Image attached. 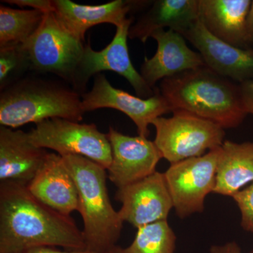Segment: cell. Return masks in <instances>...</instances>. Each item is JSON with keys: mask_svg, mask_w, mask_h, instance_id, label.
Returning a JSON list of instances; mask_svg holds the SVG:
<instances>
[{"mask_svg": "<svg viewBox=\"0 0 253 253\" xmlns=\"http://www.w3.org/2000/svg\"><path fill=\"white\" fill-rule=\"evenodd\" d=\"M246 33H247L248 44H253V0L248 15L246 22Z\"/></svg>", "mask_w": 253, "mask_h": 253, "instance_id": "obj_29", "label": "cell"}, {"mask_svg": "<svg viewBox=\"0 0 253 253\" xmlns=\"http://www.w3.org/2000/svg\"><path fill=\"white\" fill-rule=\"evenodd\" d=\"M112 151L109 178L118 189L156 172L162 155L154 141L143 136L125 135L110 126L108 133Z\"/></svg>", "mask_w": 253, "mask_h": 253, "instance_id": "obj_12", "label": "cell"}, {"mask_svg": "<svg viewBox=\"0 0 253 253\" xmlns=\"http://www.w3.org/2000/svg\"><path fill=\"white\" fill-rule=\"evenodd\" d=\"M132 23V18H127L123 24L116 27L113 41L101 51L92 49L90 43L86 44L71 85L74 90L80 94H84L86 84L92 76L101 71H110L126 78L139 97L148 99L154 96L156 89L148 85L129 57L127 38Z\"/></svg>", "mask_w": 253, "mask_h": 253, "instance_id": "obj_9", "label": "cell"}, {"mask_svg": "<svg viewBox=\"0 0 253 253\" xmlns=\"http://www.w3.org/2000/svg\"><path fill=\"white\" fill-rule=\"evenodd\" d=\"M2 2L17 5L21 7H28L38 10L44 14L54 12L53 0H4Z\"/></svg>", "mask_w": 253, "mask_h": 253, "instance_id": "obj_25", "label": "cell"}, {"mask_svg": "<svg viewBox=\"0 0 253 253\" xmlns=\"http://www.w3.org/2000/svg\"><path fill=\"white\" fill-rule=\"evenodd\" d=\"M49 153L35 146L28 132L0 126V180L28 186Z\"/></svg>", "mask_w": 253, "mask_h": 253, "instance_id": "obj_15", "label": "cell"}, {"mask_svg": "<svg viewBox=\"0 0 253 253\" xmlns=\"http://www.w3.org/2000/svg\"><path fill=\"white\" fill-rule=\"evenodd\" d=\"M44 13L0 6V48L23 44L40 28Z\"/></svg>", "mask_w": 253, "mask_h": 253, "instance_id": "obj_21", "label": "cell"}, {"mask_svg": "<svg viewBox=\"0 0 253 253\" xmlns=\"http://www.w3.org/2000/svg\"><path fill=\"white\" fill-rule=\"evenodd\" d=\"M135 238L129 247L121 253H174L176 236L168 220L156 221L137 229Z\"/></svg>", "mask_w": 253, "mask_h": 253, "instance_id": "obj_22", "label": "cell"}, {"mask_svg": "<svg viewBox=\"0 0 253 253\" xmlns=\"http://www.w3.org/2000/svg\"><path fill=\"white\" fill-rule=\"evenodd\" d=\"M31 71V63L23 44L0 48V89L14 84Z\"/></svg>", "mask_w": 253, "mask_h": 253, "instance_id": "obj_23", "label": "cell"}, {"mask_svg": "<svg viewBox=\"0 0 253 253\" xmlns=\"http://www.w3.org/2000/svg\"><path fill=\"white\" fill-rule=\"evenodd\" d=\"M199 20V0H156L131 24L130 39L146 43L158 30L168 28L181 33Z\"/></svg>", "mask_w": 253, "mask_h": 253, "instance_id": "obj_19", "label": "cell"}, {"mask_svg": "<svg viewBox=\"0 0 253 253\" xmlns=\"http://www.w3.org/2000/svg\"><path fill=\"white\" fill-rule=\"evenodd\" d=\"M81 99L83 112L106 108L118 110L130 118L136 125L139 135L146 138L150 134L149 126L156 118L173 112L158 88L154 96L143 99L114 87L101 73L95 76L91 90L82 94Z\"/></svg>", "mask_w": 253, "mask_h": 253, "instance_id": "obj_10", "label": "cell"}, {"mask_svg": "<svg viewBox=\"0 0 253 253\" xmlns=\"http://www.w3.org/2000/svg\"><path fill=\"white\" fill-rule=\"evenodd\" d=\"M171 118L160 117L152 123L154 143L170 164L199 157L221 147L224 129L215 123L184 111L175 110Z\"/></svg>", "mask_w": 253, "mask_h": 253, "instance_id": "obj_5", "label": "cell"}, {"mask_svg": "<svg viewBox=\"0 0 253 253\" xmlns=\"http://www.w3.org/2000/svg\"><path fill=\"white\" fill-rule=\"evenodd\" d=\"M211 253H242L239 245L236 242L227 243L223 246H213Z\"/></svg>", "mask_w": 253, "mask_h": 253, "instance_id": "obj_27", "label": "cell"}, {"mask_svg": "<svg viewBox=\"0 0 253 253\" xmlns=\"http://www.w3.org/2000/svg\"><path fill=\"white\" fill-rule=\"evenodd\" d=\"M253 253V251H251V253Z\"/></svg>", "mask_w": 253, "mask_h": 253, "instance_id": "obj_31", "label": "cell"}, {"mask_svg": "<svg viewBox=\"0 0 253 253\" xmlns=\"http://www.w3.org/2000/svg\"><path fill=\"white\" fill-rule=\"evenodd\" d=\"M27 187L41 202L65 215L71 216L73 211H78L77 186L59 154H48L42 167Z\"/></svg>", "mask_w": 253, "mask_h": 253, "instance_id": "obj_16", "label": "cell"}, {"mask_svg": "<svg viewBox=\"0 0 253 253\" xmlns=\"http://www.w3.org/2000/svg\"><path fill=\"white\" fill-rule=\"evenodd\" d=\"M86 250L83 231L71 216L43 204L27 186L0 184V253H24L40 247Z\"/></svg>", "mask_w": 253, "mask_h": 253, "instance_id": "obj_1", "label": "cell"}, {"mask_svg": "<svg viewBox=\"0 0 253 253\" xmlns=\"http://www.w3.org/2000/svg\"><path fill=\"white\" fill-rule=\"evenodd\" d=\"M239 86L245 110L248 114L253 115V81L240 83Z\"/></svg>", "mask_w": 253, "mask_h": 253, "instance_id": "obj_26", "label": "cell"}, {"mask_svg": "<svg viewBox=\"0 0 253 253\" xmlns=\"http://www.w3.org/2000/svg\"><path fill=\"white\" fill-rule=\"evenodd\" d=\"M111 253H120L119 251H118V247H117V246H116V247L115 248V249H113L112 251H111Z\"/></svg>", "mask_w": 253, "mask_h": 253, "instance_id": "obj_30", "label": "cell"}, {"mask_svg": "<svg viewBox=\"0 0 253 253\" xmlns=\"http://www.w3.org/2000/svg\"><path fill=\"white\" fill-rule=\"evenodd\" d=\"M23 46L31 71L52 73L72 85L85 45L60 24L54 13L44 15L38 31Z\"/></svg>", "mask_w": 253, "mask_h": 253, "instance_id": "obj_6", "label": "cell"}, {"mask_svg": "<svg viewBox=\"0 0 253 253\" xmlns=\"http://www.w3.org/2000/svg\"><path fill=\"white\" fill-rule=\"evenodd\" d=\"M140 1L115 0L101 5H81L70 0H53L54 14L60 24L78 40L84 42L86 31L101 23L116 27Z\"/></svg>", "mask_w": 253, "mask_h": 253, "instance_id": "obj_17", "label": "cell"}, {"mask_svg": "<svg viewBox=\"0 0 253 253\" xmlns=\"http://www.w3.org/2000/svg\"><path fill=\"white\" fill-rule=\"evenodd\" d=\"M62 157L77 186L86 250L111 253L121 237L124 221L110 201L106 169L83 156Z\"/></svg>", "mask_w": 253, "mask_h": 253, "instance_id": "obj_3", "label": "cell"}, {"mask_svg": "<svg viewBox=\"0 0 253 253\" xmlns=\"http://www.w3.org/2000/svg\"><path fill=\"white\" fill-rule=\"evenodd\" d=\"M241 211V225L244 230L253 231V182L233 196Z\"/></svg>", "mask_w": 253, "mask_h": 253, "instance_id": "obj_24", "label": "cell"}, {"mask_svg": "<svg viewBox=\"0 0 253 253\" xmlns=\"http://www.w3.org/2000/svg\"><path fill=\"white\" fill-rule=\"evenodd\" d=\"M151 38L157 42V51L151 59L145 57L140 74L152 89L165 78L206 66L201 54L190 49L180 33L172 29H161L154 32Z\"/></svg>", "mask_w": 253, "mask_h": 253, "instance_id": "obj_14", "label": "cell"}, {"mask_svg": "<svg viewBox=\"0 0 253 253\" xmlns=\"http://www.w3.org/2000/svg\"><path fill=\"white\" fill-rule=\"evenodd\" d=\"M24 253H100L96 252H93V251H72L71 252H66V251H61L59 250L53 249L51 247H40L36 248L29 250Z\"/></svg>", "mask_w": 253, "mask_h": 253, "instance_id": "obj_28", "label": "cell"}, {"mask_svg": "<svg viewBox=\"0 0 253 253\" xmlns=\"http://www.w3.org/2000/svg\"><path fill=\"white\" fill-rule=\"evenodd\" d=\"M219 148L173 163L164 173L173 208L181 219L202 212L206 196L214 192Z\"/></svg>", "mask_w": 253, "mask_h": 253, "instance_id": "obj_8", "label": "cell"}, {"mask_svg": "<svg viewBox=\"0 0 253 253\" xmlns=\"http://www.w3.org/2000/svg\"><path fill=\"white\" fill-rule=\"evenodd\" d=\"M202 56L206 66L219 76L240 83L253 81V49L220 41L198 20L181 33Z\"/></svg>", "mask_w": 253, "mask_h": 253, "instance_id": "obj_13", "label": "cell"}, {"mask_svg": "<svg viewBox=\"0 0 253 253\" xmlns=\"http://www.w3.org/2000/svg\"><path fill=\"white\" fill-rule=\"evenodd\" d=\"M251 4V0H199V19L220 41L249 48L246 22Z\"/></svg>", "mask_w": 253, "mask_h": 253, "instance_id": "obj_18", "label": "cell"}, {"mask_svg": "<svg viewBox=\"0 0 253 253\" xmlns=\"http://www.w3.org/2000/svg\"><path fill=\"white\" fill-rule=\"evenodd\" d=\"M158 89L173 111H186L223 129L237 127L249 115L241 100L239 84L207 66L165 78Z\"/></svg>", "mask_w": 253, "mask_h": 253, "instance_id": "obj_2", "label": "cell"}, {"mask_svg": "<svg viewBox=\"0 0 253 253\" xmlns=\"http://www.w3.org/2000/svg\"><path fill=\"white\" fill-rule=\"evenodd\" d=\"M253 182V142L225 140L219 148L214 192L233 197Z\"/></svg>", "mask_w": 253, "mask_h": 253, "instance_id": "obj_20", "label": "cell"}, {"mask_svg": "<svg viewBox=\"0 0 253 253\" xmlns=\"http://www.w3.org/2000/svg\"><path fill=\"white\" fill-rule=\"evenodd\" d=\"M28 133L35 146L56 151L61 156L76 155L97 163L107 170L112 162L108 134L94 124H81L63 118H51L36 124Z\"/></svg>", "mask_w": 253, "mask_h": 253, "instance_id": "obj_7", "label": "cell"}, {"mask_svg": "<svg viewBox=\"0 0 253 253\" xmlns=\"http://www.w3.org/2000/svg\"><path fill=\"white\" fill-rule=\"evenodd\" d=\"M81 94L57 82L25 77L0 94V124L17 128L28 123L63 118L83 121Z\"/></svg>", "mask_w": 253, "mask_h": 253, "instance_id": "obj_4", "label": "cell"}, {"mask_svg": "<svg viewBox=\"0 0 253 253\" xmlns=\"http://www.w3.org/2000/svg\"><path fill=\"white\" fill-rule=\"evenodd\" d=\"M116 199L122 204L118 211L121 219L137 229L168 220L173 208L164 173L159 172L118 189Z\"/></svg>", "mask_w": 253, "mask_h": 253, "instance_id": "obj_11", "label": "cell"}]
</instances>
